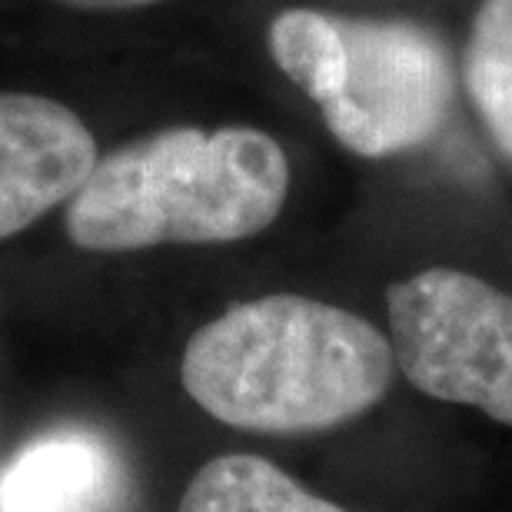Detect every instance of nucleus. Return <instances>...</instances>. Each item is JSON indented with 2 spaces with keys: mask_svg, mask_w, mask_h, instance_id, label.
Returning a JSON list of instances; mask_svg holds the SVG:
<instances>
[{
  "mask_svg": "<svg viewBox=\"0 0 512 512\" xmlns=\"http://www.w3.org/2000/svg\"><path fill=\"white\" fill-rule=\"evenodd\" d=\"M290 163L256 127H167L97 160L67 203V237L87 253L163 243H237L280 217Z\"/></svg>",
  "mask_w": 512,
  "mask_h": 512,
  "instance_id": "obj_2",
  "label": "nucleus"
},
{
  "mask_svg": "<svg viewBox=\"0 0 512 512\" xmlns=\"http://www.w3.org/2000/svg\"><path fill=\"white\" fill-rule=\"evenodd\" d=\"M177 512H346L313 496L280 466L250 453L210 459L190 479Z\"/></svg>",
  "mask_w": 512,
  "mask_h": 512,
  "instance_id": "obj_7",
  "label": "nucleus"
},
{
  "mask_svg": "<svg viewBox=\"0 0 512 512\" xmlns=\"http://www.w3.org/2000/svg\"><path fill=\"white\" fill-rule=\"evenodd\" d=\"M97 160L94 133L67 104L0 90V240L70 203Z\"/></svg>",
  "mask_w": 512,
  "mask_h": 512,
  "instance_id": "obj_5",
  "label": "nucleus"
},
{
  "mask_svg": "<svg viewBox=\"0 0 512 512\" xmlns=\"http://www.w3.org/2000/svg\"><path fill=\"white\" fill-rule=\"evenodd\" d=\"M393 343L370 320L300 293L233 303L183 350L180 380L213 419L296 436L366 413L393 383Z\"/></svg>",
  "mask_w": 512,
  "mask_h": 512,
  "instance_id": "obj_1",
  "label": "nucleus"
},
{
  "mask_svg": "<svg viewBox=\"0 0 512 512\" xmlns=\"http://www.w3.org/2000/svg\"><path fill=\"white\" fill-rule=\"evenodd\" d=\"M343 77L320 107L326 127L360 157H389L426 143L453 104V60L413 20L340 17Z\"/></svg>",
  "mask_w": 512,
  "mask_h": 512,
  "instance_id": "obj_4",
  "label": "nucleus"
},
{
  "mask_svg": "<svg viewBox=\"0 0 512 512\" xmlns=\"http://www.w3.org/2000/svg\"><path fill=\"white\" fill-rule=\"evenodd\" d=\"M396 366L426 396L512 426V296L433 266L386 293Z\"/></svg>",
  "mask_w": 512,
  "mask_h": 512,
  "instance_id": "obj_3",
  "label": "nucleus"
},
{
  "mask_svg": "<svg viewBox=\"0 0 512 512\" xmlns=\"http://www.w3.org/2000/svg\"><path fill=\"white\" fill-rule=\"evenodd\" d=\"M463 80L499 150L512 157V0H483L463 54Z\"/></svg>",
  "mask_w": 512,
  "mask_h": 512,
  "instance_id": "obj_8",
  "label": "nucleus"
},
{
  "mask_svg": "<svg viewBox=\"0 0 512 512\" xmlns=\"http://www.w3.org/2000/svg\"><path fill=\"white\" fill-rule=\"evenodd\" d=\"M54 4L70 10H87V14H117V10H140L163 4V0H54Z\"/></svg>",
  "mask_w": 512,
  "mask_h": 512,
  "instance_id": "obj_10",
  "label": "nucleus"
},
{
  "mask_svg": "<svg viewBox=\"0 0 512 512\" xmlns=\"http://www.w3.org/2000/svg\"><path fill=\"white\" fill-rule=\"evenodd\" d=\"M270 54L276 67L313 100L323 107L336 94L343 77V34L340 17L323 10L293 7L273 17L270 30Z\"/></svg>",
  "mask_w": 512,
  "mask_h": 512,
  "instance_id": "obj_9",
  "label": "nucleus"
},
{
  "mask_svg": "<svg viewBox=\"0 0 512 512\" xmlns=\"http://www.w3.org/2000/svg\"><path fill=\"white\" fill-rule=\"evenodd\" d=\"M124 499V459L87 426L47 429L0 469V512H120Z\"/></svg>",
  "mask_w": 512,
  "mask_h": 512,
  "instance_id": "obj_6",
  "label": "nucleus"
}]
</instances>
